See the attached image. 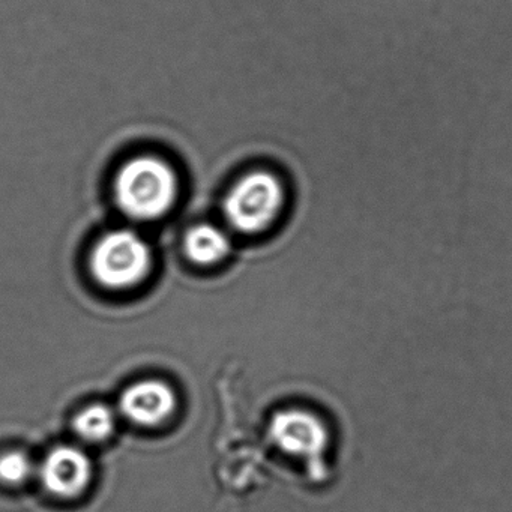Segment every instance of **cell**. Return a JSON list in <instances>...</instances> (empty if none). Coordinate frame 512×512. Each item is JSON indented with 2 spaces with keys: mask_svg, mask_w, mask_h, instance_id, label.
<instances>
[{
  "mask_svg": "<svg viewBox=\"0 0 512 512\" xmlns=\"http://www.w3.org/2000/svg\"><path fill=\"white\" fill-rule=\"evenodd\" d=\"M152 253L145 239L130 230L107 233L91 254V271L101 286L124 290L145 280Z\"/></svg>",
  "mask_w": 512,
  "mask_h": 512,
  "instance_id": "cell-3",
  "label": "cell"
},
{
  "mask_svg": "<svg viewBox=\"0 0 512 512\" xmlns=\"http://www.w3.org/2000/svg\"><path fill=\"white\" fill-rule=\"evenodd\" d=\"M178 194V179L169 164L157 157L128 161L115 182L119 208L134 220L149 221L170 211Z\"/></svg>",
  "mask_w": 512,
  "mask_h": 512,
  "instance_id": "cell-2",
  "label": "cell"
},
{
  "mask_svg": "<svg viewBox=\"0 0 512 512\" xmlns=\"http://www.w3.org/2000/svg\"><path fill=\"white\" fill-rule=\"evenodd\" d=\"M230 241L226 233L211 224L193 227L185 236V253L199 265H214L229 254Z\"/></svg>",
  "mask_w": 512,
  "mask_h": 512,
  "instance_id": "cell-7",
  "label": "cell"
},
{
  "mask_svg": "<svg viewBox=\"0 0 512 512\" xmlns=\"http://www.w3.org/2000/svg\"><path fill=\"white\" fill-rule=\"evenodd\" d=\"M176 409V394L160 380H143L122 392L119 410L125 418L143 427L161 424Z\"/></svg>",
  "mask_w": 512,
  "mask_h": 512,
  "instance_id": "cell-6",
  "label": "cell"
},
{
  "mask_svg": "<svg viewBox=\"0 0 512 512\" xmlns=\"http://www.w3.org/2000/svg\"><path fill=\"white\" fill-rule=\"evenodd\" d=\"M283 184L269 172H253L244 176L227 194L224 214L233 229L241 233L263 232L284 208Z\"/></svg>",
  "mask_w": 512,
  "mask_h": 512,
  "instance_id": "cell-4",
  "label": "cell"
},
{
  "mask_svg": "<svg viewBox=\"0 0 512 512\" xmlns=\"http://www.w3.org/2000/svg\"><path fill=\"white\" fill-rule=\"evenodd\" d=\"M34 472L31 458L22 451H10L0 455V482L7 485H20L28 481Z\"/></svg>",
  "mask_w": 512,
  "mask_h": 512,
  "instance_id": "cell-9",
  "label": "cell"
},
{
  "mask_svg": "<svg viewBox=\"0 0 512 512\" xmlns=\"http://www.w3.org/2000/svg\"><path fill=\"white\" fill-rule=\"evenodd\" d=\"M269 439L283 454L302 461L308 478L325 484L334 475L331 457L337 446L334 424L317 410L287 407L272 415Z\"/></svg>",
  "mask_w": 512,
  "mask_h": 512,
  "instance_id": "cell-1",
  "label": "cell"
},
{
  "mask_svg": "<svg viewBox=\"0 0 512 512\" xmlns=\"http://www.w3.org/2000/svg\"><path fill=\"white\" fill-rule=\"evenodd\" d=\"M44 487L58 497L80 496L91 484L92 463L76 446H58L44 458L40 469Z\"/></svg>",
  "mask_w": 512,
  "mask_h": 512,
  "instance_id": "cell-5",
  "label": "cell"
},
{
  "mask_svg": "<svg viewBox=\"0 0 512 512\" xmlns=\"http://www.w3.org/2000/svg\"><path fill=\"white\" fill-rule=\"evenodd\" d=\"M74 430L82 439L101 442L113 433L116 427L115 412L104 404H92L74 418Z\"/></svg>",
  "mask_w": 512,
  "mask_h": 512,
  "instance_id": "cell-8",
  "label": "cell"
}]
</instances>
